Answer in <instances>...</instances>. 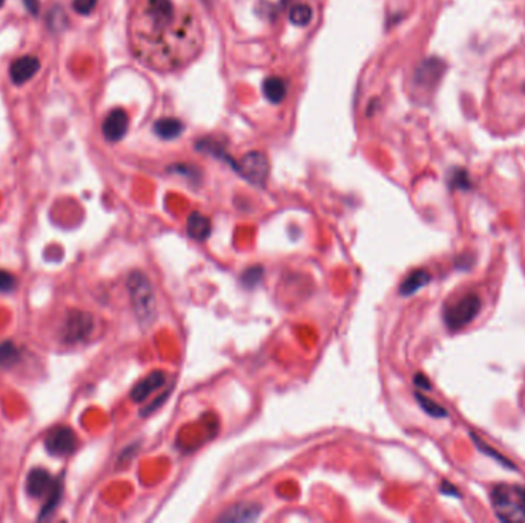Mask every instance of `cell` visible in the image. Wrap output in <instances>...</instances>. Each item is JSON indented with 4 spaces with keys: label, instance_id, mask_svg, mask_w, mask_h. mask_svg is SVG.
Returning a JSON list of instances; mask_svg holds the SVG:
<instances>
[{
    "label": "cell",
    "instance_id": "cell-1",
    "mask_svg": "<svg viewBox=\"0 0 525 523\" xmlns=\"http://www.w3.org/2000/svg\"><path fill=\"white\" fill-rule=\"evenodd\" d=\"M134 53L157 71L187 65L200 53L203 32L190 8L175 0H138L131 19Z\"/></svg>",
    "mask_w": 525,
    "mask_h": 523
},
{
    "label": "cell",
    "instance_id": "cell-2",
    "mask_svg": "<svg viewBox=\"0 0 525 523\" xmlns=\"http://www.w3.org/2000/svg\"><path fill=\"white\" fill-rule=\"evenodd\" d=\"M486 103L491 129L508 134L525 126V49L495 66Z\"/></svg>",
    "mask_w": 525,
    "mask_h": 523
},
{
    "label": "cell",
    "instance_id": "cell-3",
    "mask_svg": "<svg viewBox=\"0 0 525 523\" xmlns=\"http://www.w3.org/2000/svg\"><path fill=\"white\" fill-rule=\"evenodd\" d=\"M126 287L138 324L142 327L151 326L157 317V300L149 278L143 272L134 270L128 275Z\"/></svg>",
    "mask_w": 525,
    "mask_h": 523
},
{
    "label": "cell",
    "instance_id": "cell-4",
    "mask_svg": "<svg viewBox=\"0 0 525 523\" xmlns=\"http://www.w3.org/2000/svg\"><path fill=\"white\" fill-rule=\"evenodd\" d=\"M490 502L499 520L525 522V486L499 484L491 489Z\"/></svg>",
    "mask_w": 525,
    "mask_h": 523
},
{
    "label": "cell",
    "instance_id": "cell-5",
    "mask_svg": "<svg viewBox=\"0 0 525 523\" xmlns=\"http://www.w3.org/2000/svg\"><path fill=\"white\" fill-rule=\"evenodd\" d=\"M482 309V300L478 293L469 292L463 296L456 298L453 303H448L444 307V322L446 326L458 331L464 329L465 326L478 317Z\"/></svg>",
    "mask_w": 525,
    "mask_h": 523
},
{
    "label": "cell",
    "instance_id": "cell-6",
    "mask_svg": "<svg viewBox=\"0 0 525 523\" xmlns=\"http://www.w3.org/2000/svg\"><path fill=\"white\" fill-rule=\"evenodd\" d=\"M237 171H239L243 178L252 183V185L265 186V183L269 177V160L262 152L252 151L249 154H246L239 161V164H237Z\"/></svg>",
    "mask_w": 525,
    "mask_h": 523
},
{
    "label": "cell",
    "instance_id": "cell-7",
    "mask_svg": "<svg viewBox=\"0 0 525 523\" xmlns=\"http://www.w3.org/2000/svg\"><path fill=\"white\" fill-rule=\"evenodd\" d=\"M77 446L76 433L68 427H55L45 437V448L51 456H68L72 454Z\"/></svg>",
    "mask_w": 525,
    "mask_h": 523
},
{
    "label": "cell",
    "instance_id": "cell-8",
    "mask_svg": "<svg viewBox=\"0 0 525 523\" xmlns=\"http://www.w3.org/2000/svg\"><path fill=\"white\" fill-rule=\"evenodd\" d=\"M94 329V321L89 313L72 312L68 315L63 326V339L67 343L84 341Z\"/></svg>",
    "mask_w": 525,
    "mask_h": 523
},
{
    "label": "cell",
    "instance_id": "cell-9",
    "mask_svg": "<svg viewBox=\"0 0 525 523\" xmlns=\"http://www.w3.org/2000/svg\"><path fill=\"white\" fill-rule=\"evenodd\" d=\"M166 384V373L161 371V370H155V371H151L149 375L145 376L142 380H138V383L133 387V390H131V401L133 402H143L147 399V396H149L152 392H155V390L163 387Z\"/></svg>",
    "mask_w": 525,
    "mask_h": 523
},
{
    "label": "cell",
    "instance_id": "cell-10",
    "mask_svg": "<svg viewBox=\"0 0 525 523\" xmlns=\"http://www.w3.org/2000/svg\"><path fill=\"white\" fill-rule=\"evenodd\" d=\"M128 114L123 110H112L103 121V135L108 141H119L123 137H125L126 131H128Z\"/></svg>",
    "mask_w": 525,
    "mask_h": 523
},
{
    "label": "cell",
    "instance_id": "cell-11",
    "mask_svg": "<svg viewBox=\"0 0 525 523\" xmlns=\"http://www.w3.org/2000/svg\"><path fill=\"white\" fill-rule=\"evenodd\" d=\"M40 63L34 55H23L14 60L10 66V79L14 85H23L36 76Z\"/></svg>",
    "mask_w": 525,
    "mask_h": 523
},
{
    "label": "cell",
    "instance_id": "cell-12",
    "mask_svg": "<svg viewBox=\"0 0 525 523\" xmlns=\"http://www.w3.org/2000/svg\"><path fill=\"white\" fill-rule=\"evenodd\" d=\"M55 482L57 480H54L46 470L36 468L32 470L27 477V493L31 497H36V499L46 497Z\"/></svg>",
    "mask_w": 525,
    "mask_h": 523
},
{
    "label": "cell",
    "instance_id": "cell-13",
    "mask_svg": "<svg viewBox=\"0 0 525 523\" xmlns=\"http://www.w3.org/2000/svg\"><path fill=\"white\" fill-rule=\"evenodd\" d=\"M261 506L258 503H237L231 508H227L218 522H253L260 517Z\"/></svg>",
    "mask_w": 525,
    "mask_h": 523
},
{
    "label": "cell",
    "instance_id": "cell-14",
    "mask_svg": "<svg viewBox=\"0 0 525 523\" xmlns=\"http://www.w3.org/2000/svg\"><path fill=\"white\" fill-rule=\"evenodd\" d=\"M186 232L195 241H206V239L212 234V224L211 220L200 212H192L190 217H187L186 223Z\"/></svg>",
    "mask_w": 525,
    "mask_h": 523
},
{
    "label": "cell",
    "instance_id": "cell-15",
    "mask_svg": "<svg viewBox=\"0 0 525 523\" xmlns=\"http://www.w3.org/2000/svg\"><path fill=\"white\" fill-rule=\"evenodd\" d=\"M183 131H185V124L174 117L160 119L154 124V132L163 140L178 138L183 134Z\"/></svg>",
    "mask_w": 525,
    "mask_h": 523
},
{
    "label": "cell",
    "instance_id": "cell-16",
    "mask_svg": "<svg viewBox=\"0 0 525 523\" xmlns=\"http://www.w3.org/2000/svg\"><path fill=\"white\" fill-rule=\"evenodd\" d=\"M262 94L270 103H281L287 95V83L281 77H267L262 83Z\"/></svg>",
    "mask_w": 525,
    "mask_h": 523
},
{
    "label": "cell",
    "instance_id": "cell-17",
    "mask_svg": "<svg viewBox=\"0 0 525 523\" xmlns=\"http://www.w3.org/2000/svg\"><path fill=\"white\" fill-rule=\"evenodd\" d=\"M429 281H430V275H429L427 270H423V269L413 270L412 273H408L407 278L403 282H401L399 293L403 295V296L413 295L421 287H424L425 284H427Z\"/></svg>",
    "mask_w": 525,
    "mask_h": 523
},
{
    "label": "cell",
    "instance_id": "cell-18",
    "mask_svg": "<svg viewBox=\"0 0 525 523\" xmlns=\"http://www.w3.org/2000/svg\"><path fill=\"white\" fill-rule=\"evenodd\" d=\"M20 359V350L13 341H4L0 344V367L8 369L18 364Z\"/></svg>",
    "mask_w": 525,
    "mask_h": 523
},
{
    "label": "cell",
    "instance_id": "cell-19",
    "mask_svg": "<svg viewBox=\"0 0 525 523\" xmlns=\"http://www.w3.org/2000/svg\"><path fill=\"white\" fill-rule=\"evenodd\" d=\"M62 489H63V486H62V482H60V480H59V479H57V482L54 484L53 489H51V491H49V494L46 496V503H45V506H44V508H42V512H40L39 519H44V517H46V516H48V514H51V512H53V511L55 510V506H57V505H59V502H60V497H62Z\"/></svg>",
    "mask_w": 525,
    "mask_h": 523
},
{
    "label": "cell",
    "instance_id": "cell-20",
    "mask_svg": "<svg viewBox=\"0 0 525 523\" xmlns=\"http://www.w3.org/2000/svg\"><path fill=\"white\" fill-rule=\"evenodd\" d=\"M289 19L293 25H297V27H306L312 20V8L306 4L295 5L289 13Z\"/></svg>",
    "mask_w": 525,
    "mask_h": 523
},
{
    "label": "cell",
    "instance_id": "cell-21",
    "mask_svg": "<svg viewBox=\"0 0 525 523\" xmlns=\"http://www.w3.org/2000/svg\"><path fill=\"white\" fill-rule=\"evenodd\" d=\"M415 397L418 399V404L421 405V409L425 413H429L430 416H434V418H444V416H447V411L444 409H442L441 405H438L437 402H433L432 399H429V397H425L421 393H416Z\"/></svg>",
    "mask_w": 525,
    "mask_h": 523
},
{
    "label": "cell",
    "instance_id": "cell-22",
    "mask_svg": "<svg viewBox=\"0 0 525 523\" xmlns=\"http://www.w3.org/2000/svg\"><path fill=\"white\" fill-rule=\"evenodd\" d=\"M262 273H265V270H262L260 265H255V267H249L248 270H246L243 275H241V282L244 287L248 289H252L255 287L258 282L261 281L262 278Z\"/></svg>",
    "mask_w": 525,
    "mask_h": 523
},
{
    "label": "cell",
    "instance_id": "cell-23",
    "mask_svg": "<svg viewBox=\"0 0 525 523\" xmlns=\"http://www.w3.org/2000/svg\"><path fill=\"white\" fill-rule=\"evenodd\" d=\"M18 286V279L13 273L0 270V293H10Z\"/></svg>",
    "mask_w": 525,
    "mask_h": 523
},
{
    "label": "cell",
    "instance_id": "cell-24",
    "mask_svg": "<svg viewBox=\"0 0 525 523\" xmlns=\"http://www.w3.org/2000/svg\"><path fill=\"white\" fill-rule=\"evenodd\" d=\"M98 0H72V10L77 14L88 15L94 11Z\"/></svg>",
    "mask_w": 525,
    "mask_h": 523
},
{
    "label": "cell",
    "instance_id": "cell-25",
    "mask_svg": "<svg viewBox=\"0 0 525 523\" xmlns=\"http://www.w3.org/2000/svg\"><path fill=\"white\" fill-rule=\"evenodd\" d=\"M169 393H171V390H169V392H168V393H165V395L159 396V397H157V399H155V402H152V404H149V405H147L145 410H142V416H147V414H151L152 411H155V410H157V409H159V406H161V405H163V402H165V401L168 399Z\"/></svg>",
    "mask_w": 525,
    "mask_h": 523
},
{
    "label": "cell",
    "instance_id": "cell-26",
    "mask_svg": "<svg viewBox=\"0 0 525 523\" xmlns=\"http://www.w3.org/2000/svg\"><path fill=\"white\" fill-rule=\"evenodd\" d=\"M415 384L418 388H424V390H430V383L425 379L424 375H416L415 378Z\"/></svg>",
    "mask_w": 525,
    "mask_h": 523
},
{
    "label": "cell",
    "instance_id": "cell-27",
    "mask_svg": "<svg viewBox=\"0 0 525 523\" xmlns=\"http://www.w3.org/2000/svg\"><path fill=\"white\" fill-rule=\"evenodd\" d=\"M4 4V0H0V5H2Z\"/></svg>",
    "mask_w": 525,
    "mask_h": 523
}]
</instances>
